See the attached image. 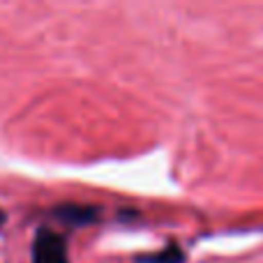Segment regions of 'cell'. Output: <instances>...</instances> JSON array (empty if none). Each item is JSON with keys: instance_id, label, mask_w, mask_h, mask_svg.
I'll return each mask as SVG.
<instances>
[{"instance_id": "obj_1", "label": "cell", "mask_w": 263, "mask_h": 263, "mask_svg": "<svg viewBox=\"0 0 263 263\" xmlns=\"http://www.w3.org/2000/svg\"><path fill=\"white\" fill-rule=\"evenodd\" d=\"M32 263H67L65 240L51 229H40L32 242Z\"/></svg>"}, {"instance_id": "obj_2", "label": "cell", "mask_w": 263, "mask_h": 263, "mask_svg": "<svg viewBox=\"0 0 263 263\" xmlns=\"http://www.w3.org/2000/svg\"><path fill=\"white\" fill-rule=\"evenodd\" d=\"M55 215H58L65 224H79V227H83V224H92L97 219L95 208H90V205H77V203L63 205V208L55 210Z\"/></svg>"}, {"instance_id": "obj_3", "label": "cell", "mask_w": 263, "mask_h": 263, "mask_svg": "<svg viewBox=\"0 0 263 263\" xmlns=\"http://www.w3.org/2000/svg\"><path fill=\"white\" fill-rule=\"evenodd\" d=\"M136 263H185V254L180 252V247L171 245V247H166V250L157 252V254L139 256Z\"/></svg>"}, {"instance_id": "obj_4", "label": "cell", "mask_w": 263, "mask_h": 263, "mask_svg": "<svg viewBox=\"0 0 263 263\" xmlns=\"http://www.w3.org/2000/svg\"><path fill=\"white\" fill-rule=\"evenodd\" d=\"M5 224V215H3V210H0V227Z\"/></svg>"}]
</instances>
